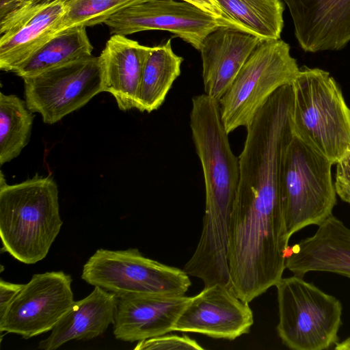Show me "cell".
Segmentation results:
<instances>
[{"mask_svg":"<svg viewBox=\"0 0 350 350\" xmlns=\"http://www.w3.org/2000/svg\"><path fill=\"white\" fill-rule=\"evenodd\" d=\"M190 128L205 185V211L200 238L183 269L204 285L230 282L228 229L240 174L219 100L206 94L192 98Z\"/></svg>","mask_w":350,"mask_h":350,"instance_id":"cell-1","label":"cell"},{"mask_svg":"<svg viewBox=\"0 0 350 350\" xmlns=\"http://www.w3.org/2000/svg\"><path fill=\"white\" fill-rule=\"evenodd\" d=\"M62 224L58 187L51 174H36L8 185L1 171L0 236L5 252L23 263L35 264L46 256Z\"/></svg>","mask_w":350,"mask_h":350,"instance_id":"cell-2","label":"cell"},{"mask_svg":"<svg viewBox=\"0 0 350 350\" xmlns=\"http://www.w3.org/2000/svg\"><path fill=\"white\" fill-rule=\"evenodd\" d=\"M293 135L333 165L350 150V108L329 72L300 69L293 83Z\"/></svg>","mask_w":350,"mask_h":350,"instance_id":"cell-3","label":"cell"},{"mask_svg":"<svg viewBox=\"0 0 350 350\" xmlns=\"http://www.w3.org/2000/svg\"><path fill=\"white\" fill-rule=\"evenodd\" d=\"M332 163L297 136L284 154L280 173V197L287 235L310 225L319 226L332 215L336 192Z\"/></svg>","mask_w":350,"mask_h":350,"instance_id":"cell-4","label":"cell"},{"mask_svg":"<svg viewBox=\"0 0 350 350\" xmlns=\"http://www.w3.org/2000/svg\"><path fill=\"white\" fill-rule=\"evenodd\" d=\"M277 289L279 321L276 327L282 343L293 350H324L339 341L342 306L303 277L282 278Z\"/></svg>","mask_w":350,"mask_h":350,"instance_id":"cell-5","label":"cell"},{"mask_svg":"<svg viewBox=\"0 0 350 350\" xmlns=\"http://www.w3.org/2000/svg\"><path fill=\"white\" fill-rule=\"evenodd\" d=\"M299 70L286 42L280 38L262 40L219 100L227 133L247 127L278 89L293 83Z\"/></svg>","mask_w":350,"mask_h":350,"instance_id":"cell-6","label":"cell"},{"mask_svg":"<svg viewBox=\"0 0 350 350\" xmlns=\"http://www.w3.org/2000/svg\"><path fill=\"white\" fill-rule=\"evenodd\" d=\"M81 278L116 297L143 293L182 295L191 284L183 269L147 258L137 248L97 250L83 265Z\"/></svg>","mask_w":350,"mask_h":350,"instance_id":"cell-7","label":"cell"},{"mask_svg":"<svg viewBox=\"0 0 350 350\" xmlns=\"http://www.w3.org/2000/svg\"><path fill=\"white\" fill-rule=\"evenodd\" d=\"M28 109L53 124L103 92V70L98 57L78 59L23 79Z\"/></svg>","mask_w":350,"mask_h":350,"instance_id":"cell-8","label":"cell"},{"mask_svg":"<svg viewBox=\"0 0 350 350\" xmlns=\"http://www.w3.org/2000/svg\"><path fill=\"white\" fill-rule=\"evenodd\" d=\"M72 279L62 271L36 273L0 318V331L25 339L51 331L73 304Z\"/></svg>","mask_w":350,"mask_h":350,"instance_id":"cell-9","label":"cell"},{"mask_svg":"<svg viewBox=\"0 0 350 350\" xmlns=\"http://www.w3.org/2000/svg\"><path fill=\"white\" fill-rule=\"evenodd\" d=\"M105 24L111 36H126L147 30L167 31L198 51L208 34L224 27L196 5L176 0H137Z\"/></svg>","mask_w":350,"mask_h":350,"instance_id":"cell-10","label":"cell"},{"mask_svg":"<svg viewBox=\"0 0 350 350\" xmlns=\"http://www.w3.org/2000/svg\"><path fill=\"white\" fill-rule=\"evenodd\" d=\"M254 316L249 304L227 286H206L191 297L173 331L195 332L214 338L233 340L250 332Z\"/></svg>","mask_w":350,"mask_h":350,"instance_id":"cell-11","label":"cell"},{"mask_svg":"<svg viewBox=\"0 0 350 350\" xmlns=\"http://www.w3.org/2000/svg\"><path fill=\"white\" fill-rule=\"evenodd\" d=\"M190 298L160 293L117 297L113 335L117 340L133 342L172 332Z\"/></svg>","mask_w":350,"mask_h":350,"instance_id":"cell-12","label":"cell"},{"mask_svg":"<svg viewBox=\"0 0 350 350\" xmlns=\"http://www.w3.org/2000/svg\"><path fill=\"white\" fill-rule=\"evenodd\" d=\"M283 1L304 51H337L350 42V0Z\"/></svg>","mask_w":350,"mask_h":350,"instance_id":"cell-13","label":"cell"},{"mask_svg":"<svg viewBox=\"0 0 350 350\" xmlns=\"http://www.w3.org/2000/svg\"><path fill=\"white\" fill-rule=\"evenodd\" d=\"M262 40L254 33L227 27L208 34L199 50L204 94L219 100Z\"/></svg>","mask_w":350,"mask_h":350,"instance_id":"cell-14","label":"cell"},{"mask_svg":"<svg viewBox=\"0 0 350 350\" xmlns=\"http://www.w3.org/2000/svg\"><path fill=\"white\" fill-rule=\"evenodd\" d=\"M286 269L301 277L324 271L350 278V228L331 215L312 236L289 246Z\"/></svg>","mask_w":350,"mask_h":350,"instance_id":"cell-15","label":"cell"},{"mask_svg":"<svg viewBox=\"0 0 350 350\" xmlns=\"http://www.w3.org/2000/svg\"><path fill=\"white\" fill-rule=\"evenodd\" d=\"M62 0L39 5L0 31V69L13 72L57 33L65 14Z\"/></svg>","mask_w":350,"mask_h":350,"instance_id":"cell-16","label":"cell"},{"mask_svg":"<svg viewBox=\"0 0 350 350\" xmlns=\"http://www.w3.org/2000/svg\"><path fill=\"white\" fill-rule=\"evenodd\" d=\"M151 49L122 35H112L106 42L99 55L103 92L113 96L119 109H135L144 64Z\"/></svg>","mask_w":350,"mask_h":350,"instance_id":"cell-17","label":"cell"},{"mask_svg":"<svg viewBox=\"0 0 350 350\" xmlns=\"http://www.w3.org/2000/svg\"><path fill=\"white\" fill-rule=\"evenodd\" d=\"M116 302L115 294L94 286L87 297L73 302L38 348L54 350L70 340H88L102 335L113 323Z\"/></svg>","mask_w":350,"mask_h":350,"instance_id":"cell-18","label":"cell"},{"mask_svg":"<svg viewBox=\"0 0 350 350\" xmlns=\"http://www.w3.org/2000/svg\"><path fill=\"white\" fill-rule=\"evenodd\" d=\"M171 39L152 47L144 64L136 107L141 112L158 109L180 74L183 58L172 50Z\"/></svg>","mask_w":350,"mask_h":350,"instance_id":"cell-19","label":"cell"},{"mask_svg":"<svg viewBox=\"0 0 350 350\" xmlns=\"http://www.w3.org/2000/svg\"><path fill=\"white\" fill-rule=\"evenodd\" d=\"M85 26H77L56 33L31 54L12 72L22 79L40 74L71 61L92 55Z\"/></svg>","mask_w":350,"mask_h":350,"instance_id":"cell-20","label":"cell"},{"mask_svg":"<svg viewBox=\"0 0 350 350\" xmlns=\"http://www.w3.org/2000/svg\"><path fill=\"white\" fill-rule=\"evenodd\" d=\"M33 113L25 100L0 93V165L19 156L31 134Z\"/></svg>","mask_w":350,"mask_h":350,"instance_id":"cell-21","label":"cell"},{"mask_svg":"<svg viewBox=\"0 0 350 350\" xmlns=\"http://www.w3.org/2000/svg\"><path fill=\"white\" fill-rule=\"evenodd\" d=\"M238 23L263 40L280 39L284 25L281 0H215Z\"/></svg>","mask_w":350,"mask_h":350,"instance_id":"cell-22","label":"cell"},{"mask_svg":"<svg viewBox=\"0 0 350 350\" xmlns=\"http://www.w3.org/2000/svg\"><path fill=\"white\" fill-rule=\"evenodd\" d=\"M62 1L66 12L56 33L77 26L90 27L105 23L113 15L137 0Z\"/></svg>","mask_w":350,"mask_h":350,"instance_id":"cell-23","label":"cell"},{"mask_svg":"<svg viewBox=\"0 0 350 350\" xmlns=\"http://www.w3.org/2000/svg\"><path fill=\"white\" fill-rule=\"evenodd\" d=\"M135 350H161V349H194L202 350L194 339L188 336L175 334H163L148 339L139 341L134 348Z\"/></svg>","mask_w":350,"mask_h":350,"instance_id":"cell-24","label":"cell"},{"mask_svg":"<svg viewBox=\"0 0 350 350\" xmlns=\"http://www.w3.org/2000/svg\"><path fill=\"white\" fill-rule=\"evenodd\" d=\"M53 0H0V31L4 30L33 8Z\"/></svg>","mask_w":350,"mask_h":350,"instance_id":"cell-25","label":"cell"},{"mask_svg":"<svg viewBox=\"0 0 350 350\" xmlns=\"http://www.w3.org/2000/svg\"><path fill=\"white\" fill-rule=\"evenodd\" d=\"M196 5L216 18L224 27H230L253 33L230 17L215 0H181ZM256 35V34H255Z\"/></svg>","mask_w":350,"mask_h":350,"instance_id":"cell-26","label":"cell"},{"mask_svg":"<svg viewBox=\"0 0 350 350\" xmlns=\"http://www.w3.org/2000/svg\"><path fill=\"white\" fill-rule=\"evenodd\" d=\"M334 187L340 199L350 204V150L336 163Z\"/></svg>","mask_w":350,"mask_h":350,"instance_id":"cell-27","label":"cell"},{"mask_svg":"<svg viewBox=\"0 0 350 350\" xmlns=\"http://www.w3.org/2000/svg\"><path fill=\"white\" fill-rule=\"evenodd\" d=\"M24 284L0 280V318L2 317Z\"/></svg>","mask_w":350,"mask_h":350,"instance_id":"cell-28","label":"cell"},{"mask_svg":"<svg viewBox=\"0 0 350 350\" xmlns=\"http://www.w3.org/2000/svg\"><path fill=\"white\" fill-rule=\"evenodd\" d=\"M334 348L338 350H350V338H347L340 342H337Z\"/></svg>","mask_w":350,"mask_h":350,"instance_id":"cell-29","label":"cell"}]
</instances>
